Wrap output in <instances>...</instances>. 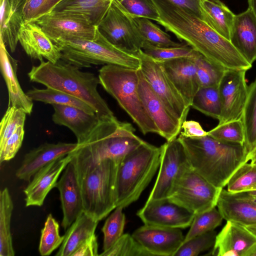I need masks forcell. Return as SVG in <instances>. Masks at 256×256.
<instances>
[{"label":"cell","mask_w":256,"mask_h":256,"mask_svg":"<svg viewBox=\"0 0 256 256\" xmlns=\"http://www.w3.org/2000/svg\"><path fill=\"white\" fill-rule=\"evenodd\" d=\"M152 1L159 14L156 22L212 62L226 70L252 67L229 40L192 12L166 0Z\"/></svg>","instance_id":"6da1fadb"},{"label":"cell","mask_w":256,"mask_h":256,"mask_svg":"<svg viewBox=\"0 0 256 256\" xmlns=\"http://www.w3.org/2000/svg\"><path fill=\"white\" fill-rule=\"evenodd\" d=\"M134 132L132 124L121 122L114 116L100 118L85 140L70 154L77 174L106 160L118 164L144 142Z\"/></svg>","instance_id":"7a4b0ae2"},{"label":"cell","mask_w":256,"mask_h":256,"mask_svg":"<svg viewBox=\"0 0 256 256\" xmlns=\"http://www.w3.org/2000/svg\"><path fill=\"white\" fill-rule=\"evenodd\" d=\"M191 168L215 186L223 188L230 177L248 162L244 146L218 140L208 134L200 138H178Z\"/></svg>","instance_id":"3957f363"},{"label":"cell","mask_w":256,"mask_h":256,"mask_svg":"<svg viewBox=\"0 0 256 256\" xmlns=\"http://www.w3.org/2000/svg\"><path fill=\"white\" fill-rule=\"evenodd\" d=\"M28 73L30 81L75 96L90 106L100 118L114 116L98 91V77L61 60L56 63L40 62Z\"/></svg>","instance_id":"277c9868"},{"label":"cell","mask_w":256,"mask_h":256,"mask_svg":"<svg viewBox=\"0 0 256 256\" xmlns=\"http://www.w3.org/2000/svg\"><path fill=\"white\" fill-rule=\"evenodd\" d=\"M61 53L60 60L80 68L94 65L114 64L139 69L140 58L111 43L98 30L93 39L61 38L52 40Z\"/></svg>","instance_id":"5b68a950"},{"label":"cell","mask_w":256,"mask_h":256,"mask_svg":"<svg viewBox=\"0 0 256 256\" xmlns=\"http://www.w3.org/2000/svg\"><path fill=\"white\" fill-rule=\"evenodd\" d=\"M160 147L145 141L118 163L116 180V207L136 202L148 185L160 166Z\"/></svg>","instance_id":"8992f818"},{"label":"cell","mask_w":256,"mask_h":256,"mask_svg":"<svg viewBox=\"0 0 256 256\" xmlns=\"http://www.w3.org/2000/svg\"><path fill=\"white\" fill-rule=\"evenodd\" d=\"M100 83L146 134L158 130L148 114L138 92V69L106 64L98 71Z\"/></svg>","instance_id":"52a82bcc"},{"label":"cell","mask_w":256,"mask_h":256,"mask_svg":"<svg viewBox=\"0 0 256 256\" xmlns=\"http://www.w3.org/2000/svg\"><path fill=\"white\" fill-rule=\"evenodd\" d=\"M118 164L106 160L78 174L84 211L98 222L116 207Z\"/></svg>","instance_id":"ba28073f"},{"label":"cell","mask_w":256,"mask_h":256,"mask_svg":"<svg viewBox=\"0 0 256 256\" xmlns=\"http://www.w3.org/2000/svg\"><path fill=\"white\" fill-rule=\"evenodd\" d=\"M222 189L212 184L190 166L177 178L168 198L196 215L216 207Z\"/></svg>","instance_id":"9c48e42d"},{"label":"cell","mask_w":256,"mask_h":256,"mask_svg":"<svg viewBox=\"0 0 256 256\" xmlns=\"http://www.w3.org/2000/svg\"><path fill=\"white\" fill-rule=\"evenodd\" d=\"M98 27L111 43L126 52L135 54L142 48L144 42L134 16L119 0H114Z\"/></svg>","instance_id":"30bf717a"},{"label":"cell","mask_w":256,"mask_h":256,"mask_svg":"<svg viewBox=\"0 0 256 256\" xmlns=\"http://www.w3.org/2000/svg\"><path fill=\"white\" fill-rule=\"evenodd\" d=\"M134 55L140 58V68L153 91L182 124L186 120L190 107L170 80L160 62L148 56L142 50Z\"/></svg>","instance_id":"8fae6325"},{"label":"cell","mask_w":256,"mask_h":256,"mask_svg":"<svg viewBox=\"0 0 256 256\" xmlns=\"http://www.w3.org/2000/svg\"><path fill=\"white\" fill-rule=\"evenodd\" d=\"M159 171L148 200L168 198L179 176L190 165L179 139L166 142L160 146Z\"/></svg>","instance_id":"7c38bea8"},{"label":"cell","mask_w":256,"mask_h":256,"mask_svg":"<svg viewBox=\"0 0 256 256\" xmlns=\"http://www.w3.org/2000/svg\"><path fill=\"white\" fill-rule=\"evenodd\" d=\"M246 72L225 70L218 86L222 104L218 124L241 119L248 94Z\"/></svg>","instance_id":"4fadbf2b"},{"label":"cell","mask_w":256,"mask_h":256,"mask_svg":"<svg viewBox=\"0 0 256 256\" xmlns=\"http://www.w3.org/2000/svg\"><path fill=\"white\" fill-rule=\"evenodd\" d=\"M36 22L52 40L61 38H94L98 26L90 24L78 14L51 12L38 20Z\"/></svg>","instance_id":"5bb4252c"},{"label":"cell","mask_w":256,"mask_h":256,"mask_svg":"<svg viewBox=\"0 0 256 256\" xmlns=\"http://www.w3.org/2000/svg\"><path fill=\"white\" fill-rule=\"evenodd\" d=\"M136 214L144 224L180 229L190 226L195 216L168 198L147 200Z\"/></svg>","instance_id":"9a60e30c"},{"label":"cell","mask_w":256,"mask_h":256,"mask_svg":"<svg viewBox=\"0 0 256 256\" xmlns=\"http://www.w3.org/2000/svg\"><path fill=\"white\" fill-rule=\"evenodd\" d=\"M138 76L140 95L148 114L158 130V134L166 142L176 138L181 132L182 124L153 91L140 68Z\"/></svg>","instance_id":"2e32d148"},{"label":"cell","mask_w":256,"mask_h":256,"mask_svg":"<svg viewBox=\"0 0 256 256\" xmlns=\"http://www.w3.org/2000/svg\"><path fill=\"white\" fill-rule=\"evenodd\" d=\"M132 235L152 256H174L184 239L180 228L146 224Z\"/></svg>","instance_id":"e0dca14e"},{"label":"cell","mask_w":256,"mask_h":256,"mask_svg":"<svg viewBox=\"0 0 256 256\" xmlns=\"http://www.w3.org/2000/svg\"><path fill=\"white\" fill-rule=\"evenodd\" d=\"M60 192L62 210V226L66 230L84 211L81 187L76 170L70 161L56 187Z\"/></svg>","instance_id":"ac0fdd59"},{"label":"cell","mask_w":256,"mask_h":256,"mask_svg":"<svg viewBox=\"0 0 256 256\" xmlns=\"http://www.w3.org/2000/svg\"><path fill=\"white\" fill-rule=\"evenodd\" d=\"M71 158L70 154L59 158L42 168L32 176L24 190L26 206H40L43 204Z\"/></svg>","instance_id":"d6986e66"},{"label":"cell","mask_w":256,"mask_h":256,"mask_svg":"<svg viewBox=\"0 0 256 256\" xmlns=\"http://www.w3.org/2000/svg\"><path fill=\"white\" fill-rule=\"evenodd\" d=\"M256 243V236L240 224L226 220L216 234L213 248L209 255L214 256H244Z\"/></svg>","instance_id":"ffe728a7"},{"label":"cell","mask_w":256,"mask_h":256,"mask_svg":"<svg viewBox=\"0 0 256 256\" xmlns=\"http://www.w3.org/2000/svg\"><path fill=\"white\" fill-rule=\"evenodd\" d=\"M78 143L58 142H45L30 150L24 156L20 166L16 171V176L30 182L32 178L42 168L49 163L73 152Z\"/></svg>","instance_id":"44dd1931"},{"label":"cell","mask_w":256,"mask_h":256,"mask_svg":"<svg viewBox=\"0 0 256 256\" xmlns=\"http://www.w3.org/2000/svg\"><path fill=\"white\" fill-rule=\"evenodd\" d=\"M18 36V42L32 58L42 62L44 58L52 63L60 60L59 49L36 22H24Z\"/></svg>","instance_id":"7402d4cb"},{"label":"cell","mask_w":256,"mask_h":256,"mask_svg":"<svg viewBox=\"0 0 256 256\" xmlns=\"http://www.w3.org/2000/svg\"><path fill=\"white\" fill-rule=\"evenodd\" d=\"M196 58H181L160 62L170 80L190 107L194 96L200 88L196 72Z\"/></svg>","instance_id":"603a6c76"},{"label":"cell","mask_w":256,"mask_h":256,"mask_svg":"<svg viewBox=\"0 0 256 256\" xmlns=\"http://www.w3.org/2000/svg\"><path fill=\"white\" fill-rule=\"evenodd\" d=\"M230 41L250 64L256 60V16L250 8L235 15Z\"/></svg>","instance_id":"cb8c5ba5"},{"label":"cell","mask_w":256,"mask_h":256,"mask_svg":"<svg viewBox=\"0 0 256 256\" xmlns=\"http://www.w3.org/2000/svg\"><path fill=\"white\" fill-rule=\"evenodd\" d=\"M216 206L226 221L256 225V202L246 192L232 194L222 188Z\"/></svg>","instance_id":"d4e9b609"},{"label":"cell","mask_w":256,"mask_h":256,"mask_svg":"<svg viewBox=\"0 0 256 256\" xmlns=\"http://www.w3.org/2000/svg\"><path fill=\"white\" fill-rule=\"evenodd\" d=\"M54 124L68 128L75 135L77 143H82L98 124L100 118L96 114L88 113L70 106L52 104Z\"/></svg>","instance_id":"484cf974"},{"label":"cell","mask_w":256,"mask_h":256,"mask_svg":"<svg viewBox=\"0 0 256 256\" xmlns=\"http://www.w3.org/2000/svg\"><path fill=\"white\" fill-rule=\"evenodd\" d=\"M0 62L8 94V106L22 108L28 114L32 111V100L22 90L17 77L18 62L8 52L6 46L0 38Z\"/></svg>","instance_id":"4316f807"},{"label":"cell","mask_w":256,"mask_h":256,"mask_svg":"<svg viewBox=\"0 0 256 256\" xmlns=\"http://www.w3.org/2000/svg\"><path fill=\"white\" fill-rule=\"evenodd\" d=\"M27 0H0V38L11 52L17 46L18 32L24 22L23 10Z\"/></svg>","instance_id":"83f0119b"},{"label":"cell","mask_w":256,"mask_h":256,"mask_svg":"<svg viewBox=\"0 0 256 256\" xmlns=\"http://www.w3.org/2000/svg\"><path fill=\"white\" fill-rule=\"evenodd\" d=\"M98 221L83 211L68 228L56 256H72L80 246L95 234Z\"/></svg>","instance_id":"f1b7e54d"},{"label":"cell","mask_w":256,"mask_h":256,"mask_svg":"<svg viewBox=\"0 0 256 256\" xmlns=\"http://www.w3.org/2000/svg\"><path fill=\"white\" fill-rule=\"evenodd\" d=\"M114 0H62L52 12L78 14L98 26Z\"/></svg>","instance_id":"f546056e"},{"label":"cell","mask_w":256,"mask_h":256,"mask_svg":"<svg viewBox=\"0 0 256 256\" xmlns=\"http://www.w3.org/2000/svg\"><path fill=\"white\" fill-rule=\"evenodd\" d=\"M202 20L230 40L235 14L220 0H200Z\"/></svg>","instance_id":"4dcf8cb0"},{"label":"cell","mask_w":256,"mask_h":256,"mask_svg":"<svg viewBox=\"0 0 256 256\" xmlns=\"http://www.w3.org/2000/svg\"><path fill=\"white\" fill-rule=\"evenodd\" d=\"M14 204L9 190L6 188L0 192V256H14L10 231Z\"/></svg>","instance_id":"1f68e13d"},{"label":"cell","mask_w":256,"mask_h":256,"mask_svg":"<svg viewBox=\"0 0 256 256\" xmlns=\"http://www.w3.org/2000/svg\"><path fill=\"white\" fill-rule=\"evenodd\" d=\"M26 94L32 100L52 104L70 106L81 109L88 113L96 114L94 109L81 100L62 91L46 87L33 88Z\"/></svg>","instance_id":"d6a6232c"},{"label":"cell","mask_w":256,"mask_h":256,"mask_svg":"<svg viewBox=\"0 0 256 256\" xmlns=\"http://www.w3.org/2000/svg\"><path fill=\"white\" fill-rule=\"evenodd\" d=\"M241 120L245 134L244 146L248 154L256 146V78L248 86Z\"/></svg>","instance_id":"836d02e7"},{"label":"cell","mask_w":256,"mask_h":256,"mask_svg":"<svg viewBox=\"0 0 256 256\" xmlns=\"http://www.w3.org/2000/svg\"><path fill=\"white\" fill-rule=\"evenodd\" d=\"M191 107L218 120L222 104L218 86L200 88L194 96Z\"/></svg>","instance_id":"e575fe53"},{"label":"cell","mask_w":256,"mask_h":256,"mask_svg":"<svg viewBox=\"0 0 256 256\" xmlns=\"http://www.w3.org/2000/svg\"><path fill=\"white\" fill-rule=\"evenodd\" d=\"M134 20L146 42L159 47L177 46L184 44L174 41L167 32L149 19L134 17Z\"/></svg>","instance_id":"d590c367"},{"label":"cell","mask_w":256,"mask_h":256,"mask_svg":"<svg viewBox=\"0 0 256 256\" xmlns=\"http://www.w3.org/2000/svg\"><path fill=\"white\" fill-rule=\"evenodd\" d=\"M142 50L158 62L181 58H196L201 54L186 44L177 46L159 47L144 42Z\"/></svg>","instance_id":"8d00e7d4"},{"label":"cell","mask_w":256,"mask_h":256,"mask_svg":"<svg viewBox=\"0 0 256 256\" xmlns=\"http://www.w3.org/2000/svg\"><path fill=\"white\" fill-rule=\"evenodd\" d=\"M64 236L60 234V225L52 215L46 217L41 234L38 246L40 254L42 256L50 255L62 244Z\"/></svg>","instance_id":"74e56055"},{"label":"cell","mask_w":256,"mask_h":256,"mask_svg":"<svg viewBox=\"0 0 256 256\" xmlns=\"http://www.w3.org/2000/svg\"><path fill=\"white\" fill-rule=\"evenodd\" d=\"M123 208L120 206L116 207L102 228L104 234L103 251L110 248L124 234L126 216Z\"/></svg>","instance_id":"f35d334b"},{"label":"cell","mask_w":256,"mask_h":256,"mask_svg":"<svg viewBox=\"0 0 256 256\" xmlns=\"http://www.w3.org/2000/svg\"><path fill=\"white\" fill-rule=\"evenodd\" d=\"M223 219L222 216L216 207L196 214L190 226V230L184 236V242L196 236L214 230L222 224Z\"/></svg>","instance_id":"ab89813d"},{"label":"cell","mask_w":256,"mask_h":256,"mask_svg":"<svg viewBox=\"0 0 256 256\" xmlns=\"http://www.w3.org/2000/svg\"><path fill=\"white\" fill-rule=\"evenodd\" d=\"M256 185V164L248 162L242 165L227 183V190L232 194L247 192Z\"/></svg>","instance_id":"60d3db41"},{"label":"cell","mask_w":256,"mask_h":256,"mask_svg":"<svg viewBox=\"0 0 256 256\" xmlns=\"http://www.w3.org/2000/svg\"><path fill=\"white\" fill-rule=\"evenodd\" d=\"M196 65L200 88L218 86L226 70L212 62L202 54L196 58Z\"/></svg>","instance_id":"b9f144b4"},{"label":"cell","mask_w":256,"mask_h":256,"mask_svg":"<svg viewBox=\"0 0 256 256\" xmlns=\"http://www.w3.org/2000/svg\"><path fill=\"white\" fill-rule=\"evenodd\" d=\"M208 134L222 142L242 146H244L245 142L244 128L241 119L218 124L208 132Z\"/></svg>","instance_id":"7bdbcfd3"},{"label":"cell","mask_w":256,"mask_h":256,"mask_svg":"<svg viewBox=\"0 0 256 256\" xmlns=\"http://www.w3.org/2000/svg\"><path fill=\"white\" fill-rule=\"evenodd\" d=\"M102 256H152L132 236L124 234L108 250L99 254Z\"/></svg>","instance_id":"ee69618b"},{"label":"cell","mask_w":256,"mask_h":256,"mask_svg":"<svg viewBox=\"0 0 256 256\" xmlns=\"http://www.w3.org/2000/svg\"><path fill=\"white\" fill-rule=\"evenodd\" d=\"M214 230L196 236L184 242L174 256H196L213 246L216 236Z\"/></svg>","instance_id":"f6af8a7d"},{"label":"cell","mask_w":256,"mask_h":256,"mask_svg":"<svg viewBox=\"0 0 256 256\" xmlns=\"http://www.w3.org/2000/svg\"><path fill=\"white\" fill-rule=\"evenodd\" d=\"M26 113L22 108L8 106L0 123V146L20 126H24Z\"/></svg>","instance_id":"bcb514c9"},{"label":"cell","mask_w":256,"mask_h":256,"mask_svg":"<svg viewBox=\"0 0 256 256\" xmlns=\"http://www.w3.org/2000/svg\"><path fill=\"white\" fill-rule=\"evenodd\" d=\"M62 0H27L24 8V22H36L51 12Z\"/></svg>","instance_id":"7dc6e473"},{"label":"cell","mask_w":256,"mask_h":256,"mask_svg":"<svg viewBox=\"0 0 256 256\" xmlns=\"http://www.w3.org/2000/svg\"><path fill=\"white\" fill-rule=\"evenodd\" d=\"M131 15L156 22L158 13L152 0H119Z\"/></svg>","instance_id":"c3c4849f"},{"label":"cell","mask_w":256,"mask_h":256,"mask_svg":"<svg viewBox=\"0 0 256 256\" xmlns=\"http://www.w3.org/2000/svg\"><path fill=\"white\" fill-rule=\"evenodd\" d=\"M24 135V126H19L0 146V162L13 158L20 148Z\"/></svg>","instance_id":"681fc988"},{"label":"cell","mask_w":256,"mask_h":256,"mask_svg":"<svg viewBox=\"0 0 256 256\" xmlns=\"http://www.w3.org/2000/svg\"><path fill=\"white\" fill-rule=\"evenodd\" d=\"M98 243L96 234L86 240L76 250L72 256H98Z\"/></svg>","instance_id":"f907efd6"},{"label":"cell","mask_w":256,"mask_h":256,"mask_svg":"<svg viewBox=\"0 0 256 256\" xmlns=\"http://www.w3.org/2000/svg\"><path fill=\"white\" fill-rule=\"evenodd\" d=\"M181 128L183 131L180 134L186 138H200L208 135V132L202 128L200 124L193 120L184 121Z\"/></svg>","instance_id":"816d5d0a"},{"label":"cell","mask_w":256,"mask_h":256,"mask_svg":"<svg viewBox=\"0 0 256 256\" xmlns=\"http://www.w3.org/2000/svg\"><path fill=\"white\" fill-rule=\"evenodd\" d=\"M172 4L192 12L202 19L200 7V0H166Z\"/></svg>","instance_id":"f5cc1de1"},{"label":"cell","mask_w":256,"mask_h":256,"mask_svg":"<svg viewBox=\"0 0 256 256\" xmlns=\"http://www.w3.org/2000/svg\"><path fill=\"white\" fill-rule=\"evenodd\" d=\"M244 256H256V243L245 252Z\"/></svg>","instance_id":"db71d44e"},{"label":"cell","mask_w":256,"mask_h":256,"mask_svg":"<svg viewBox=\"0 0 256 256\" xmlns=\"http://www.w3.org/2000/svg\"><path fill=\"white\" fill-rule=\"evenodd\" d=\"M248 161H252L256 160V146L248 154Z\"/></svg>","instance_id":"11a10c76"},{"label":"cell","mask_w":256,"mask_h":256,"mask_svg":"<svg viewBox=\"0 0 256 256\" xmlns=\"http://www.w3.org/2000/svg\"><path fill=\"white\" fill-rule=\"evenodd\" d=\"M248 7L251 8L256 16V0H248Z\"/></svg>","instance_id":"9f6ffc18"},{"label":"cell","mask_w":256,"mask_h":256,"mask_svg":"<svg viewBox=\"0 0 256 256\" xmlns=\"http://www.w3.org/2000/svg\"><path fill=\"white\" fill-rule=\"evenodd\" d=\"M248 230L256 236V225L249 226H246Z\"/></svg>","instance_id":"6f0895ef"},{"label":"cell","mask_w":256,"mask_h":256,"mask_svg":"<svg viewBox=\"0 0 256 256\" xmlns=\"http://www.w3.org/2000/svg\"><path fill=\"white\" fill-rule=\"evenodd\" d=\"M249 195L252 196H256V190H250L248 192H246Z\"/></svg>","instance_id":"680465c9"},{"label":"cell","mask_w":256,"mask_h":256,"mask_svg":"<svg viewBox=\"0 0 256 256\" xmlns=\"http://www.w3.org/2000/svg\"><path fill=\"white\" fill-rule=\"evenodd\" d=\"M248 195H249V194H248ZM249 196H250V197L251 199H252L253 201H254V202H256V196H250V195H249Z\"/></svg>","instance_id":"91938a15"},{"label":"cell","mask_w":256,"mask_h":256,"mask_svg":"<svg viewBox=\"0 0 256 256\" xmlns=\"http://www.w3.org/2000/svg\"><path fill=\"white\" fill-rule=\"evenodd\" d=\"M256 190V185L254 186H253L250 190ZM250 191V190H249ZM248 192V191H247Z\"/></svg>","instance_id":"94428289"},{"label":"cell","mask_w":256,"mask_h":256,"mask_svg":"<svg viewBox=\"0 0 256 256\" xmlns=\"http://www.w3.org/2000/svg\"><path fill=\"white\" fill-rule=\"evenodd\" d=\"M250 162H253V163H254V164H256V160H252V161H250Z\"/></svg>","instance_id":"6125c7cd"}]
</instances>
